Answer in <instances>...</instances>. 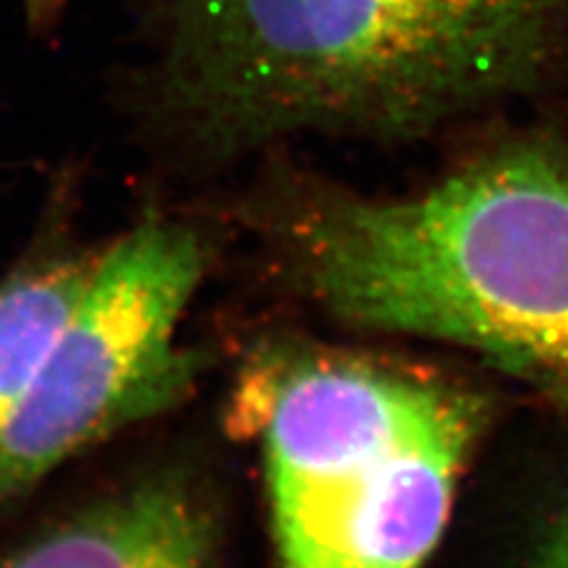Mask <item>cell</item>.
I'll use <instances>...</instances> for the list:
<instances>
[{
  "label": "cell",
  "instance_id": "cell-1",
  "mask_svg": "<svg viewBox=\"0 0 568 568\" xmlns=\"http://www.w3.org/2000/svg\"><path fill=\"white\" fill-rule=\"evenodd\" d=\"M129 3L133 119L206 159L296 133L419 140L568 69V0Z\"/></svg>",
  "mask_w": 568,
  "mask_h": 568
},
{
  "label": "cell",
  "instance_id": "cell-2",
  "mask_svg": "<svg viewBox=\"0 0 568 568\" xmlns=\"http://www.w3.org/2000/svg\"><path fill=\"white\" fill-rule=\"evenodd\" d=\"M256 211L334 317L467 348L568 415V138L511 133L396 200L280 173Z\"/></svg>",
  "mask_w": 568,
  "mask_h": 568
},
{
  "label": "cell",
  "instance_id": "cell-3",
  "mask_svg": "<svg viewBox=\"0 0 568 568\" xmlns=\"http://www.w3.org/2000/svg\"><path fill=\"white\" fill-rule=\"evenodd\" d=\"M240 403L282 568H419L490 417L467 386L320 351L271 355Z\"/></svg>",
  "mask_w": 568,
  "mask_h": 568
},
{
  "label": "cell",
  "instance_id": "cell-4",
  "mask_svg": "<svg viewBox=\"0 0 568 568\" xmlns=\"http://www.w3.org/2000/svg\"><path fill=\"white\" fill-rule=\"evenodd\" d=\"M202 244L159 216L95 258L20 410L0 436V511L69 457L185 396L192 355L181 317L202 277Z\"/></svg>",
  "mask_w": 568,
  "mask_h": 568
},
{
  "label": "cell",
  "instance_id": "cell-5",
  "mask_svg": "<svg viewBox=\"0 0 568 568\" xmlns=\"http://www.w3.org/2000/svg\"><path fill=\"white\" fill-rule=\"evenodd\" d=\"M0 568H211V526L185 486L154 478L45 530Z\"/></svg>",
  "mask_w": 568,
  "mask_h": 568
},
{
  "label": "cell",
  "instance_id": "cell-6",
  "mask_svg": "<svg viewBox=\"0 0 568 568\" xmlns=\"http://www.w3.org/2000/svg\"><path fill=\"white\" fill-rule=\"evenodd\" d=\"M95 258L45 256L0 280V436L81 301Z\"/></svg>",
  "mask_w": 568,
  "mask_h": 568
},
{
  "label": "cell",
  "instance_id": "cell-7",
  "mask_svg": "<svg viewBox=\"0 0 568 568\" xmlns=\"http://www.w3.org/2000/svg\"><path fill=\"white\" fill-rule=\"evenodd\" d=\"M532 568H568V505L545 532Z\"/></svg>",
  "mask_w": 568,
  "mask_h": 568
},
{
  "label": "cell",
  "instance_id": "cell-8",
  "mask_svg": "<svg viewBox=\"0 0 568 568\" xmlns=\"http://www.w3.org/2000/svg\"><path fill=\"white\" fill-rule=\"evenodd\" d=\"M64 0H24L27 20L36 31H45L58 22Z\"/></svg>",
  "mask_w": 568,
  "mask_h": 568
}]
</instances>
